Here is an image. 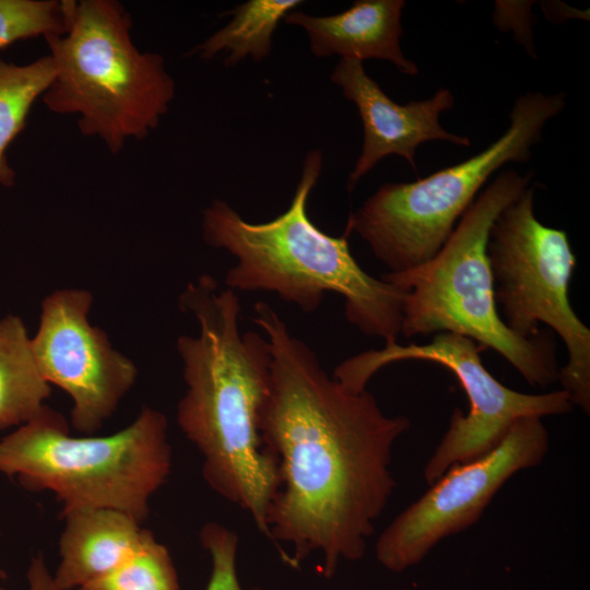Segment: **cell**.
<instances>
[{
  "label": "cell",
  "instance_id": "obj_1",
  "mask_svg": "<svg viewBox=\"0 0 590 590\" xmlns=\"http://www.w3.org/2000/svg\"><path fill=\"white\" fill-rule=\"evenodd\" d=\"M252 320L272 357L260 432L280 483L267 514L268 538L293 550L287 563L294 567L319 553L322 575L332 578L342 562L366 553L396 489L393 446L411 420L385 414L367 389L355 392L330 377L267 303L255 305Z\"/></svg>",
  "mask_w": 590,
  "mask_h": 590
},
{
  "label": "cell",
  "instance_id": "obj_2",
  "mask_svg": "<svg viewBox=\"0 0 590 590\" xmlns=\"http://www.w3.org/2000/svg\"><path fill=\"white\" fill-rule=\"evenodd\" d=\"M179 305L200 329L177 339L186 384L178 426L201 453L210 488L247 511L268 536L267 514L280 483L260 432L271 380L268 339L240 332L238 296L209 274L186 286Z\"/></svg>",
  "mask_w": 590,
  "mask_h": 590
},
{
  "label": "cell",
  "instance_id": "obj_3",
  "mask_svg": "<svg viewBox=\"0 0 590 590\" xmlns=\"http://www.w3.org/2000/svg\"><path fill=\"white\" fill-rule=\"evenodd\" d=\"M321 167L322 153L309 152L288 209L269 222H247L227 202L213 200L203 212V239L237 259L225 276L234 292H272L306 314L334 293L344 298L346 320L362 333L385 345L397 343L406 291L368 274L353 257L347 235H328L308 216Z\"/></svg>",
  "mask_w": 590,
  "mask_h": 590
},
{
  "label": "cell",
  "instance_id": "obj_4",
  "mask_svg": "<svg viewBox=\"0 0 590 590\" xmlns=\"http://www.w3.org/2000/svg\"><path fill=\"white\" fill-rule=\"evenodd\" d=\"M532 180V173L507 169L482 190L448 240L429 261L380 278L406 291L401 334L452 332L502 355L532 387L558 381L556 342L547 331L523 339L503 322L487 258L493 222Z\"/></svg>",
  "mask_w": 590,
  "mask_h": 590
},
{
  "label": "cell",
  "instance_id": "obj_5",
  "mask_svg": "<svg viewBox=\"0 0 590 590\" xmlns=\"http://www.w3.org/2000/svg\"><path fill=\"white\" fill-rule=\"evenodd\" d=\"M167 418L143 406L135 420L107 436H72L66 418L47 404L0 439V472L30 491L51 492L61 516L108 508L140 523L151 497L172 470Z\"/></svg>",
  "mask_w": 590,
  "mask_h": 590
},
{
  "label": "cell",
  "instance_id": "obj_6",
  "mask_svg": "<svg viewBox=\"0 0 590 590\" xmlns=\"http://www.w3.org/2000/svg\"><path fill=\"white\" fill-rule=\"evenodd\" d=\"M131 27L120 2L82 0L66 34L45 38L56 74L43 103L52 113L78 115L80 132L97 137L111 153L148 137L175 96L164 58L141 52Z\"/></svg>",
  "mask_w": 590,
  "mask_h": 590
},
{
  "label": "cell",
  "instance_id": "obj_7",
  "mask_svg": "<svg viewBox=\"0 0 590 590\" xmlns=\"http://www.w3.org/2000/svg\"><path fill=\"white\" fill-rule=\"evenodd\" d=\"M564 106L562 92L521 95L499 139L476 155L425 178L381 186L350 214L344 234L359 235L391 273L429 261L489 177L507 163L528 161L545 123Z\"/></svg>",
  "mask_w": 590,
  "mask_h": 590
},
{
  "label": "cell",
  "instance_id": "obj_8",
  "mask_svg": "<svg viewBox=\"0 0 590 590\" xmlns=\"http://www.w3.org/2000/svg\"><path fill=\"white\" fill-rule=\"evenodd\" d=\"M486 251L503 322L523 339L538 335L540 323L559 335L567 363L559 368L558 382L589 415L590 329L569 300L577 260L567 233L535 216L534 187H527L495 219Z\"/></svg>",
  "mask_w": 590,
  "mask_h": 590
},
{
  "label": "cell",
  "instance_id": "obj_9",
  "mask_svg": "<svg viewBox=\"0 0 590 590\" xmlns=\"http://www.w3.org/2000/svg\"><path fill=\"white\" fill-rule=\"evenodd\" d=\"M473 340L452 332L436 333L426 344L385 345L352 356L338 365L333 377L353 391L366 390L369 379L382 367L400 361H427L448 368L469 400V412L456 408L449 427L424 467L432 485L455 464L474 460L495 447L521 417L563 415L573 411L563 390L523 393L504 386L484 366Z\"/></svg>",
  "mask_w": 590,
  "mask_h": 590
},
{
  "label": "cell",
  "instance_id": "obj_10",
  "mask_svg": "<svg viewBox=\"0 0 590 590\" xmlns=\"http://www.w3.org/2000/svg\"><path fill=\"white\" fill-rule=\"evenodd\" d=\"M550 435L541 417L516 421L481 457L449 468L379 534V564L402 573L421 563L444 539L475 524L502 486L516 473L542 463Z\"/></svg>",
  "mask_w": 590,
  "mask_h": 590
},
{
  "label": "cell",
  "instance_id": "obj_11",
  "mask_svg": "<svg viewBox=\"0 0 590 590\" xmlns=\"http://www.w3.org/2000/svg\"><path fill=\"white\" fill-rule=\"evenodd\" d=\"M92 305L86 290L52 292L42 302L39 326L31 338L40 374L70 396L71 424L84 435L103 426L138 376L135 364L90 323Z\"/></svg>",
  "mask_w": 590,
  "mask_h": 590
},
{
  "label": "cell",
  "instance_id": "obj_12",
  "mask_svg": "<svg viewBox=\"0 0 590 590\" xmlns=\"http://www.w3.org/2000/svg\"><path fill=\"white\" fill-rule=\"evenodd\" d=\"M330 79L356 105L364 129L362 152L346 184L349 191L388 155L404 157L416 172L415 151L423 142L444 140L470 146L469 138L448 132L439 122L441 113L455 103L447 88H439L429 98L400 105L387 96L357 59H341Z\"/></svg>",
  "mask_w": 590,
  "mask_h": 590
},
{
  "label": "cell",
  "instance_id": "obj_13",
  "mask_svg": "<svg viewBox=\"0 0 590 590\" xmlns=\"http://www.w3.org/2000/svg\"><path fill=\"white\" fill-rule=\"evenodd\" d=\"M404 5L403 0H358L347 10L326 16L294 10L284 22L307 32L310 50L318 58L381 59L403 74L416 75V63L404 56L400 45Z\"/></svg>",
  "mask_w": 590,
  "mask_h": 590
},
{
  "label": "cell",
  "instance_id": "obj_14",
  "mask_svg": "<svg viewBox=\"0 0 590 590\" xmlns=\"http://www.w3.org/2000/svg\"><path fill=\"white\" fill-rule=\"evenodd\" d=\"M62 517L60 562L52 575L58 590L81 588L103 577L154 535L133 517L115 509H78Z\"/></svg>",
  "mask_w": 590,
  "mask_h": 590
},
{
  "label": "cell",
  "instance_id": "obj_15",
  "mask_svg": "<svg viewBox=\"0 0 590 590\" xmlns=\"http://www.w3.org/2000/svg\"><path fill=\"white\" fill-rule=\"evenodd\" d=\"M50 385L39 371L22 318L0 319V429L19 427L46 405Z\"/></svg>",
  "mask_w": 590,
  "mask_h": 590
},
{
  "label": "cell",
  "instance_id": "obj_16",
  "mask_svg": "<svg viewBox=\"0 0 590 590\" xmlns=\"http://www.w3.org/2000/svg\"><path fill=\"white\" fill-rule=\"evenodd\" d=\"M302 3L300 0H249L239 4L227 13L233 20L190 54L210 60L227 51L226 67H234L248 56L261 61L271 51L272 35L280 21Z\"/></svg>",
  "mask_w": 590,
  "mask_h": 590
},
{
  "label": "cell",
  "instance_id": "obj_17",
  "mask_svg": "<svg viewBox=\"0 0 590 590\" xmlns=\"http://www.w3.org/2000/svg\"><path fill=\"white\" fill-rule=\"evenodd\" d=\"M55 74L49 54L26 64L0 59V186L11 188L15 184L8 148L24 129L33 104L47 91Z\"/></svg>",
  "mask_w": 590,
  "mask_h": 590
},
{
  "label": "cell",
  "instance_id": "obj_18",
  "mask_svg": "<svg viewBox=\"0 0 590 590\" xmlns=\"http://www.w3.org/2000/svg\"><path fill=\"white\" fill-rule=\"evenodd\" d=\"M79 590H180L168 548L154 535L114 570Z\"/></svg>",
  "mask_w": 590,
  "mask_h": 590
},
{
  "label": "cell",
  "instance_id": "obj_19",
  "mask_svg": "<svg viewBox=\"0 0 590 590\" xmlns=\"http://www.w3.org/2000/svg\"><path fill=\"white\" fill-rule=\"evenodd\" d=\"M75 1L0 0V49L23 39L63 35Z\"/></svg>",
  "mask_w": 590,
  "mask_h": 590
},
{
  "label": "cell",
  "instance_id": "obj_20",
  "mask_svg": "<svg viewBox=\"0 0 590 590\" xmlns=\"http://www.w3.org/2000/svg\"><path fill=\"white\" fill-rule=\"evenodd\" d=\"M199 539L212 563L205 590H245L237 574V533L219 522H206L200 529Z\"/></svg>",
  "mask_w": 590,
  "mask_h": 590
},
{
  "label": "cell",
  "instance_id": "obj_21",
  "mask_svg": "<svg viewBox=\"0 0 590 590\" xmlns=\"http://www.w3.org/2000/svg\"><path fill=\"white\" fill-rule=\"evenodd\" d=\"M26 590H58L42 554L31 559L26 571Z\"/></svg>",
  "mask_w": 590,
  "mask_h": 590
},
{
  "label": "cell",
  "instance_id": "obj_22",
  "mask_svg": "<svg viewBox=\"0 0 590 590\" xmlns=\"http://www.w3.org/2000/svg\"><path fill=\"white\" fill-rule=\"evenodd\" d=\"M5 577H7L5 571L0 568V578L3 579Z\"/></svg>",
  "mask_w": 590,
  "mask_h": 590
}]
</instances>
